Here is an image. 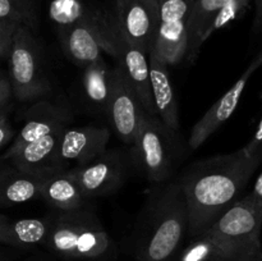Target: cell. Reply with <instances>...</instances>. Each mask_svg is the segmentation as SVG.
<instances>
[{
	"instance_id": "f546056e",
	"label": "cell",
	"mask_w": 262,
	"mask_h": 261,
	"mask_svg": "<svg viewBox=\"0 0 262 261\" xmlns=\"http://www.w3.org/2000/svg\"><path fill=\"white\" fill-rule=\"evenodd\" d=\"M13 137V129L5 114H0V148L7 145Z\"/></svg>"
},
{
	"instance_id": "44dd1931",
	"label": "cell",
	"mask_w": 262,
	"mask_h": 261,
	"mask_svg": "<svg viewBox=\"0 0 262 261\" xmlns=\"http://www.w3.org/2000/svg\"><path fill=\"white\" fill-rule=\"evenodd\" d=\"M229 0H194L187 20V59L193 60L214 18Z\"/></svg>"
},
{
	"instance_id": "7c38bea8",
	"label": "cell",
	"mask_w": 262,
	"mask_h": 261,
	"mask_svg": "<svg viewBox=\"0 0 262 261\" xmlns=\"http://www.w3.org/2000/svg\"><path fill=\"white\" fill-rule=\"evenodd\" d=\"M262 66V51L251 61L250 66L246 68L242 76L235 81V83L217 100L212 104V106L202 115L201 119L194 124L192 128L191 135L188 138V145L191 148H199L204 145L207 138L216 132L237 109L239 100L245 92L246 86L251 77L253 76L256 71Z\"/></svg>"
},
{
	"instance_id": "2e32d148",
	"label": "cell",
	"mask_w": 262,
	"mask_h": 261,
	"mask_svg": "<svg viewBox=\"0 0 262 261\" xmlns=\"http://www.w3.org/2000/svg\"><path fill=\"white\" fill-rule=\"evenodd\" d=\"M118 66L124 73L130 86L140 97L141 104L146 113L155 115L154 110L152 94L150 86V66H148V55L138 49L137 46L127 42L118 32L117 37V58Z\"/></svg>"
},
{
	"instance_id": "836d02e7",
	"label": "cell",
	"mask_w": 262,
	"mask_h": 261,
	"mask_svg": "<svg viewBox=\"0 0 262 261\" xmlns=\"http://www.w3.org/2000/svg\"><path fill=\"white\" fill-rule=\"evenodd\" d=\"M0 261H5V256L0 252Z\"/></svg>"
},
{
	"instance_id": "5b68a950",
	"label": "cell",
	"mask_w": 262,
	"mask_h": 261,
	"mask_svg": "<svg viewBox=\"0 0 262 261\" xmlns=\"http://www.w3.org/2000/svg\"><path fill=\"white\" fill-rule=\"evenodd\" d=\"M176 132L156 115L146 114L133 142V160L151 183H164L177 163Z\"/></svg>"
},
{
	"instance_id": "484cf974",
	"label": "cell",
	"mask_w": 262,
	"mask_h": 261,
	"mask_svg": "<svg viewBox=\"0 0 262 261\" xmlns=\"http://www.w3.org/2000/svg\"><path fill=\"white\" fill-rule=\"evenodd\" d=\"M0 20L26 26L30 30H33L37 23V19L31 17L18 0H0Z\"/></svg>"
},
{
	"instance_id": "4dcf8cb0",
	"label": "cell",
	"mask_w": 262,
	"mask_h": 261,
	"mask_svg": "<svg viewBox=\"0 0 262 261\" xmlns=\"http://www.w3.org/2000/svg\"><path fill=\"white\" fill-rule=\"evenodd\" d=\"M256 4V15H255V23H253V28L256 31L262 30V0H255Z\"/></svg>"
},
{
	"instance_id": "1f68e13d",
	"label": "cell",
	"mask_w": 262,
	"mask_h": 261,
	"mask_svg": "<svg viewBox=\"0 0 262 261\" xmlns=\"http://www.w3.org/2000/svg\"><path fill=\"white\" fill-rule=\"evenodd\" d=\"M18 2L22 4V7L25 8L28 12V14L32 18L37 19L36 18V4H37V0H18Z\"/></svg>"
},
{
	"instance_id": "277c9868",
	"label": "cell",
	"mask_w": 262,
	"mask_h": 261,
	"mask_svg": "<svg viewBox=\"0 0 262 261\" xmlns=\"http://www.w3.org/2000/svg\"><path fill=\"white\" fill-rule=\"evenodd\" d=\"M261 229L262 199L252 192L238 199L202 233L230 261H262Z\"/></svg>"
},
{
	"instance_id": "4316f807",
	"label": "cell",
	"mask_w": 262,
	"mask_h": 261,
	"mask_svg": "<svg viewBox=\"0 0 262 261\" xmlns=\"http://www.w3.org/2000/svg\"><path fill=\"white\" fill-rule=\"evenodd\" d=\"M19 26L0 20V59H8L13 36Z\"/></svg>"
},
{
	"instance_id": "6da1fadb",
	"label": "cell",
	"mask_w": 262,
	"mask_h": 261,
	"mask_svg": "<svg viewBox=\"0 0 262 261\" xmlns=\"http://www.w3.org/2000/svg\"><path fill=\"white\" fill-rule=\"evenodd\" d=\"M262 161V153L245 148L205 159L189 166L179 178L187 209L188 234H201L232 206Z\"/></svg>"
},
{
	"instance_id": "8992f818",
	"label": "cell",
	"mask_w": 262,
	"mask_h": 261,
	"mask_svg": "<svg viewBox=\"0 0 262 261\" xmlns=\"http://www.w3.org/2000/svg\"><path fill=\"white\" fill-rule=\"evenodd\" d=\"M60 41L69 58L84 68L102 59V54L117 58L118 30L114 17L94 8L91 14L73 27L59 31Z\"/></svg>"
},
{
	"instance_id": "4fadbf2b",
	"label": "cell",
	"mask_w": 262,
	"mask_h": 261,
	"mask_svg": "<svg viewBox=\"0 0 262 261\" xmlns=\"http://www.w3.org/2000/svg\"><path fill=\"white\" fill-rule=\"evenodd\" d=\"M110 130L105 127L66 128L60 133L58 143V161L67 170L68 164L82 165L94 160L107 150Z\"/></svg>"
},
{
	"instance_id": "7a4b0ae2",
	"label": "cell",
	"mask_w": 262,
	"mask_h": 261,
	"mask_svg": "<svg viewBox=\"0 0 262 261\" xmlns=\"http://www.w3.org/2000/svg\"><path fill=\"white\" fill-rule=\"evenodd\" d=\"M138 234L136 261H171L188 233V209L179 179L148 201Z\"/></svg>"
},
{
	"instance_id": "d6986e66",
	"label": "cell",
	"mask_w": 262,
	"mask_h": 261,
	"mask_svg": "<svg viewBox=\"0 0 262 261\" xmlns=\"http://www.w3.org/2000/svg\"><path fill=\"white\" fill-rule=\"evenodd\" d=\"M46 177L30 174L10 165L0 170V206H14L40 197Z\"/></svg>"
},
{
	"instance_id": "e0dca14e",
	"label": "cell",
	"mask_w": 262,
	"mask_h": 261,
	"mask_svg": "<svg viewBox=\"0 0 262 261\" xmlns=\"http://www.w3.org/2000/svg\"><path fill=\"white\" fill-rule=\"evenodd\" d=\"M150 86L155 115L173 132L179 130L178 105L173 83L169 76V67L154 53L148 54Z\"/></svg>"
},
{
	"instance_id": "603a6c76",
	"label": "cell",
	"mask_w": 262,
	"mask_h": 261,
	"mask_svg": "<svg viewBox=\"0 0 262 261\" xmlns=\"http://www.w3.org/2000/svg\"><path fill=\"white\" fill-rule=\"evenodd\" d=\"M94 8L81 0H53L49 5V18L59 31L73 27L91 14Z\"/></svg>"
},
{
	"instance_id": "8fae6325",
	"label": "cell",
	"mask_w": 262,
	"mask_h": 261,
	"mask_svg": "<svg viewBox=\"0 0 262 261\" xmlns=\"http://www.w3.org/2000/svg\"><path fill=\"white\" fill-rule=\"evenodd\" d=\"M106 113L118 137L124 143L133 145L143 117L147 113L118 64L112 69Z\"/></svg>"
},
{
	"instance_id": "cb8c5ba5",
	"label": "cell",
	"mask_w": 262,
	"mask_h": 261,
	"mask_svg": "<svg viewBox=\"0 0 262 261\" xmlns=\"http://www.w3.org/2000/svg\"><path fill=\"white\" fill-rule=\"evenodd\" d=\"M177 261H230L225 253L201 233L192 237L188 245L178 253Z\"/></svg>"
},
{
	"instance_id": "f1b7e54d",
	"label": "cell",
	"mask_w": 262,
	"mask_h": 261,
	"mask_svg": "<svg viewBox=\"0 0 262 261\" xmlns=\"http://www.w3.org/2000/svg\"><path fill=\"white\" fill-rule=\"evenodd\" d=\"M243 148H245L248 154H251V155L262 153V117L260 123H258L255 135H253V137L251 138L250 142H248Z\"/></svg>"
},
{
	"instance_id": "30bf717a",
	"label": "cell",
	"mask_w": 262,
	"mask_h": 261,
	"mask_svg": "<svg viewBox=\"0 0 262 261\" xmlns=\"http://www.w3.org/2000/svg\"><path fill=\"white\" fill-rule=\"evenodd\" d=\"M115 26L127 42L154 51L159 28V0H115Z\"/></svg>"
},
{
	"instance_id": "83f0119b",
	"label": "cell",
	"mask_w": 262,
	"mask_h": 261,
	"mask_svg": "<svg viewBox=\"0 0 262 261\" xmlns=\"http://www.w3.org/2000/svg\"><path fill=\"white\" fill-rule=\"evenodd\" d=\"M12 94L13 91L9 78L0 76V114H4V110L9 104Z\"/></svg>"
},
{
	"instance_id": "ffe728a7",
	"label": "cell",
	"mask_w": 262,
	"mask_h": 261,
	"mask_svg": "<svg viewBox=\"0 0 262 261\" xmlns=\"http://www.w3.org/2000/svg\"><path fill=\"white\" fill-rule=\"evenodd\" d=\"M40 197L59 211L79 209L84 206L89 200L68 170L58 171L46 177L41 187Z\"/></svg>"
},
{
	"instance_id": "ac0fdd59",
	"label": "cell",
	"mask_w": 262,
	"mask_h": 261,
	"mask_svg": "<svg viewBox=\"0 0 262 261\" xmlns=\"http://www.w3.org/2000/svg\"><path fill=\"white\" fill-rule=\"evenodd\" d=\"M48 217L13 219L0 214V243L15 248H31L43 245L50 229Z\"/></svg>"
},
{
	"instance_id": "ba28073f",
	"label": "cell",
	"mask_w": 262,
	"mask_h": 261,
	"mask_svg": "<svg viewBox=\"0 0 262 261\" xmlns=\"http://www.w3.org/2000/svg\"><path fill=\"white\" fill-rule=\"evenodd\" d=\"M194 0H159V28L152 53L168 67L187 55V20Z\"/></svg>"
},
{
	"instance_id": "3957f363",
	"label": "cell",
	"mask_w": 262,
	"mask_h": 261,
	"mask_svg": "<svg viewBox=\"0 0 262 261\" xmlns=\"http://www.w3.org/2000/svg\"><path fill=\"white\" fill-rule=\"evenodd\" d=\"M43 245L68 260L97 261L109 257L113 252L112 238L97 215L86 205L60 211L53 217Z\"/></svg>"
},
{
	"instance_id": "9c48e42d",
	"label": "cell",
	"mask_w": 262,
	"mask_h": 261,
	"mask_svg": "<svg viewBox=\"0 0 262 261\" xmlns=\"http://www.w3.org/2000/svg\"><path fill=\"white\" fill-rule=\"evenodd\" d=\"M127 155L123 150H106L94 160L68 169L87 199L105 196L117 191L128 173Z\"/></svg>"
},
{
	"instance_id": "d4e9b609",
	"label": "cell",
	"mask_w": 262,
	"mask_h": 261,
	"mask_svg": "<svg viewBox=\"0 0 262 261\" xmlns=\"http://www.w3.org/2000/svg\"><path fill=\"white\" fill-rule=\"evenodd\" d=\"M250 3L251 0H229V2L220 9V12L217 13L216 17L214 18L212 23L210 25L209 30L206 31V33H205L204 36V42L212 35V33L216 32L217 30L229 25L232 20L237 19V18L247 9Z\"/></svg>"
},
{
	"instance_id": "52a82bcc",
	"label": "cell",
	"mask_w": 262,
	"mask_h": 261,
	"mask_svg": "<svg viewBox=\"0 0 262 261\" xmlns=\"http://www.w3.org/2000/svg\"><path fill=\"white\" fill-rule=\"evenodd\" d=\"M8 61L10 86L18 101H35L50 91V84L41 67L40 50L32 30L26 26L17 28Z\"/></svg>"
},
{
	"instance_id": "7402d4cb",
	"label": "cell",
	"mask_w": 262,
	"mask_h": 261,
	"mask_svg": "<svg viewBox=\"0 0 262 261\" xmlns=\"http://www.w3.org/2000/svg\"><path fill=\"white\" fill-rule=\"evenodd\" d=\"M110 77L112 69L104 58L84 67L83 91L86 99L99 109L106 112L110 96Z\"/></svg>"
},
{
	"instance_id": "d6a6232c",
	"label": "cell",
	"mask_w": 262,
	"mask_h": 261,
	"mask_svg": "<svg viewBox=\"0 0 262 261\" xmlns=\"http://www.w3.org/2000/svg\"><path fill=\"white\" fill-rule=\"evenodd\" d=\"M253 193H256L257 196H260L262 199V174L260 177H258L257 182H256V186H255V191H253Z\"/></svg>"
},
{
	"instance_id": "9a60e30c",
	"label": "cell",
	"mask_w": 262,
	"mask_h": 261,
	"mask_svg": "<svg viewBox=\"0 0 262 261\" xmlns=\"http://www.w3.org/2000/svg\"><path fill=\"white\" fill-rule=\"evenodd\" d=\"M60 133H51L40 140L26 143L13 153L5 154L3 159H7L10 165L30 174L49 177L63 171L56 156Z\"/></svg>"
},
{
	"instance_id": "5bb4252c",
	"label": "cell",
	"mask_w": 262,
	"mask_h": 261,
	"mask_svg": "<svg viewBox=\"0 0 262 261\" xmlns=\"http://www.w3.org/2000/svg\"><path fill=\"white\" fill-rule=\"evenodd\" d=\"M71 122L72 115L67 107L59 106L45 100L37 101L26 113L25 124L5 154L13 153L20 146L40 140L51 133L63 132Z\"/></svg>"
}]
</instances>
